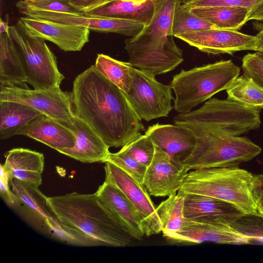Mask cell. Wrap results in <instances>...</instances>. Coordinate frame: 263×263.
Segmentation results:
<instances>
[{
  "mask_svg": "<svg viewBox=\"0 0 263 263\" xmlns=\"http://www.w3.org/2000/svg\"><path fill=\"white\" fill-rule=\"evenodd\" d=\"M9 32L19 50L26 82L36 89L60 87L65 77L45 40L32 35L20 20Z\"/></svg>",
  "mask_w": 263,
  "mask_h": 263,
  "instance_id": "cell-8",
  "label": "cell"
},
{
  "mask_svg": "<svg viewBox=\"0 0 263 263\" xmlns=\"http://www.w3.org/2000/svg\"><path fill=\"white\" fill-rule=\"evenodd\" d=\"M173 121L226 136H239L259 127L260 109L245 106L228 98H214L197 109L178 114Z\"/></svg>",
  "mask_w": 263,
  "mask_h": 263,
  "instance_id": "cell-7",
  "label": "cell"
},
{
  "mask_svg": "<svg viewBox=\"0 0 263 263\" xmlns=\"http://www.w3.org/2000/svg\"><path fill=\"white\" fill-rule=\"evenodd\" d=\"M183 213L186 219L215 221L229 226L245 214L227 202L194 194H185Z\"/></svg>",
  "mask_w": 263,
  "mask_h": 263,
  "instance_id": "cell-19",
  "label": "cell"
},
{
  "mask_svg": "<svg viewBox=\"0 0 263 263\" xmlns=\"http://www.w3.org/2000/svg\"><path fill=\"white\" fill-rule=\"evenodd\" d=\"M226 91L228 98L245 106L263 108V88L244 74L236 78Z\"/></svg>",
  "mask_w": 263,
  "mask_h": 263,
  "instance_id": "cell-30",
  "label": "cell"
},
{
  "mask_svg": "<svg viewBox=\"0 0 263 263\" xmlns=\"http://www.w3.org/2000/svg\"><path fill=\"white\" fill-rule=\"evenodd\" d=\"M132 83L125 93L138 116L146 121L167 117L173 109L170 84H163L155 77L133 68Z\"/></svg>",
  "mask_w": 263,
  "mask_h": 263,
  "instance_id": "cell-10",
  "label": "cell"
},
{
  "mask_svg": "<svg viewBox=\"0 0 263 263\" xmlns=\"http://www.w3.org/2000/svg\"><path fill=\"white\" fill-rule=\"evenodd\" d=\"M87 14L135 21L147 25L154 14L152 0L141 4L124 0H112Z\"/></svg>",
  "mask_w": 263,
  "mask_h": 263,
  "instance_id": "cell-25",
  "label": "cell"
},
{
  "mask_svg": "<svg viewBox=\"0 0 263 263\" xmlns=\"http://www.w3.org/2000/svg\"><path fill=\"white\" fill-rule=\"evenodd\" d=\"M251 20H263V1L250 11L247 21Z\"/></svg>",
  "mask_w": 263,
  "mask_h": 263,
  "instance_id": "cell-40",
  "label": "cell"
},
{
  "mask_svg": "<svg viewBox=\"0 0 263 263\" xmlns=\"http://www.w3.org/2000/svg\"><path fill=\"white\" fill-rule=\"evenodd\" d=\"M184 194L178 192L168 196L156 208L162 225V232L166 238L179 231L184 223Z\"/></svg>",
  "mask_w": 263,
  "mask_h": 263,
  "instance_id": "cell-28",
  "label": "cell"
},
{
  "mask_svg": "<svg viewBox=\"0 0 263 263\" xmlns=\"http://www.w3.org/2000/svg\"><path fill=\"white\" fill-rule=\"evenodd\" d=\"M96 193L132 237L142 240L145 234L141 220L124 194L118 187L106 180Z\"/></svg>",
  "mask_w": 263,
  "mask_h": 263,
  "instance_id": "cell-20",
  "label": "cell"
},
{
  "mask_svg": "<svg viewBox=\"0 0 263 263\" xmlns=\"http://www.w3.org/2000/svg\"><path fill=\"white\" fill-rule=\"evenodd\" d=\"M263 53V52H262Z\"/></svg>",
  "mask_w": 263,
  "mask_h": 263,
  "instance_id": "cell-46",
  "label": "cell"
},
{
  "mask_svg": "<svg viewBox=\"0 0 263 263\" xmlns=\"http://www.w3.org/2000/svg\"><path fill=\"white\" fill-rule=\"evenodd\" d=\"M39 111L22 103L0 100V138L6 140L17 135L34 119Z\"/></svg>",
  "mask_w": 263,
  "mask_h": 263,
  "instance_id": "cell-26",
  "label": "cell"
},
{
  "mask_svg": "<svg viewBox=\"0 0 263 263\" xmlns=\"http://www.w3.org/2000/svg\"><path fill=\"white\" fill-rule=\"evenodd\" d=\"M217 28L214 25L194 15L190 8L183 6L180 0L175 8L173 24V36L179 34Z\"/></svg>",
  "mask_w": 263,
  "mask_h": 263,
  "instance_id": "cell-31",
  "label": "cell"
},
{
  "mask_svg": "<svg viewBox=\"0 0 263 263\" xmlns=\"http://www.w3.org/2000/svg\"><path fill=\"white\" fill-rule=\"evenodd\" d=\"M17 45L9 31L0 33V87L28 88Z\"/></svg>",
  "mask_w": 263,
  "mask_h": 263,
  "instance_id": "cell-24",
  "label": "cell"
},
{
  "mask_svg": "<svg viewBox=\"0 0 263 263\" xmlns=\"http://www.w3.org/2000/svg\"><path fill=\"white\" fill-rule=\"evenodd\" d=\"M121 150L148 167L153 160L155 147L150 137L146 135H141L122 146Z\"/></svg>",
  "mask_w": 263,
  "mask_h": 263,
  "instance_id": "cell-33",
  "label": "cell"
},
{
  "mask_svg": "<svg viewBox=\"0 0 263 263\" xmlns=\"http://www.w3.org/2000/svg\"><path fill=\"white\" fill-rule=\"evenodd\" d=\"M145 135L150 137L155 145L171 156L187 154L196 143L195 138L189 130L175 124L156 123L149 126Z\"/></svg>",
  "mask_w": 263,
  "mask_h": 263,
  "instance_id": "cell-23",
  "label": "cell"
},
{
  "mask_svg": "<svg viewBox=\"0 0 263 263\" xmlns=\"http://www.w3.org/2000/svg\"><path fill=\"white\" fill-rule=\"evenodd\" d=\"M105 164V180L118 187L132 203L141 220L145 235L150 236L162 232L156 208L144 184L115 164L109 162Z\"/></svg>",
  "mask_w": 263,
  "mask_h": 263,
  "instance_id": "cell-12",
  "label": "cell"
},
{
  "mask_svg": "<svg viewBox=\"0 0 263 263\" xmlns=\"http://www.w3.org/2000/svg\"><path fill=\"white\" fill-rule=\"evenodd\" d=\"M94 65L103 75L123 92L127 93L129 90L134 68L130 63L101 53L98 54Z\"/></svg>",
  "mask_w": 263,
  "mask_h": 263,
  "instance_id": "cell-29",
  "label": "cell"
},
{
  "mask_svg": "<svg viewBox=\"0 0 263 263\" xmlns=\"http://www.w3.org/2000/svg\"><path fill=\"white\" fill-rule=\"evenodd\" d=\"M0 100L22 103L58 121L75 116L71 92L63 91L60 87L42 89L0 87Z\"/></svg>",
  "mask_w": 263,
  "mask_h": 263,
  "instance_id": "cell-11",
  "label": "cell"
},
{
  "mask_svg": "<svg viewBox=\"0 0 263 263\" xmlns=\"http://www.w3.org/2000/svg\"><path fill=\"white\" fill-rule=\"evenodd\" d=\"M9 28L10 26H8V23L1 19L0 23V33L9 32Z\"/></svg>",
  "mask_w": 263,
  "mask_h": 263,
  "instance_id": "cell-42",
  "label": "cell"
},
{
  "mask_svg": "<svg viewBox=\"0 0 263 263\" xmlns=\"http://www.w3.org/2000/svg\"><path fill=\"white\" fill-rule=\"evenodd\" d=\"M9 182L15 196L11 208L42 233L67 243L66 237L48 203L47 197L38 186L15 178H9Z\"/></svg>",
  "mask_w": 263,
  "mask_h": 263,
  "instance_id": "cell-9",
  "label": "cell"
},
{
  "mask_svg": "<svg viewBox=\"0 0 263 263\" xmlns=\"http://www.w3.org/2000/svg\"><path fill=\"white\" fill-rule=\"evenodd\" d=\"M174 123L189 130L196 139L193 149L181 160L189 170L238 166L261 152L260 146L245 137L226 136L186 123Z\"/></svg>",
  "mask_w": 263,
  "mask_h": 263,
  "instance_id": "cell-5",
  "label": "cell"
},
{
  "mask_svg": "<svg viewBox=\"0 0 263 263\" xmlns=\"http://www.w3.org/2000/svg\"><path fill=\"white\" fill-rule=\"evenodd\" d=\"M25 16L64 24L83 26L90 30L100 32L115 33L133 36L144 26L141 23L123 19L91 15L85 12L71 13L20 8Z\"/></svg>",
  "mask_w": 263,
  "mask_h": 263,
  "instance_id": "cell-14",
  "label": "cell"
},
{
  "mask_svg": "<svg viewBox=\"0 0 263 263\" xmlns=\"http://www.w3.org/2000/svg\"><path fill=\"white\" fill-rule=\"evenodd\" d=\"M255 51L263 52V29L256 35Z\"/></svg>",
  "mask_w": 263,
  "mask_h": 263,
  "instance_id": "cell-41",
  "label": "cell"
},
{
  "mask_svg": "<svg viewBox=\"0 0 263 263\" xmlns=\"http://www.w3.org/2000/svg\"><path fill=\"white\" fill-rule=\"evenodd\" d=\"M155 147L143 184L150 195L168 197L178 192L189 170L180 156H171L155 144Z\"/></svg>",
  "mask_w": 263,
  "mask_h": 263,
  "instance_id": "cell-13",
  "label": "cell"
},
{
  "mask_svg": "<svg viewBox=\"0 0 263 263\" xmlns=\"http://www.w3.org/2000/svg\"><path fill=\"white\" fill-rule=\"evenodd\" d=\"M229 227L250 239L263 243V217L258 214H244Z\"/></svg>",
  "mask_w": 263,
  "mask_h": 263,
  "instance_id": "cell-32",
  "label": "cell"
},
{
  "mask_svg": "<svg viewBox=\"0 0 263 263\" xmlns=\"http://www.w3.org/2000/svg\"><path fill=\"white\" fill-rule=\"evenodd\" d=\"M67 243L82 247L128 246L133 238L96 193L47 197Z\"/></svg>",
  "mask_w": 263,
  "mask_h": 263,
  "instance_id": "cell-2",
  "label": "cell"
},
{
  "mask_svg": "<svg viewBox=\"0 0 263 263\" xmlns=\"http://www.w3.org/2000/svg\"><path fill=\"white\" fill-rule=\"evenodd\" d=\"M124 1H127L134 2L135 3H137V4H141V3H144L149 0H124Z\"/></svg>",
  "mask_w": 263,
  "mask_h": 263,
  "instance_id": "cell-44",
  "label": "cell"
},
{
  "mask_svg": "<svg viewBox=\"0 0 263 263\" xmlns=\"http://www.w3.org/2000/svg\"><path fill=\"white\" fill-rule=\"evenodd\" d=\"M166 239L173 242L191 243L205 242L234 245L251 243L249 238L229 225L201 219H185L181 229Z\"/></svg>",
  "mask_w": 263,
  "mask_h": 263,
  "instance_id": "cell-17",
  "label": "cell"
},
{
  "mask_svg": "<svg viewBox=\"0 0 263 263\" xmlns=\"http://www.w3.org/2000/svg\"><path fill=\"white\" fill-rule=\"evenodd\" d=\"M71 94L75 116L86 122L109 147H122L145 130L125 92L95 65L76 77Z\"/></svg>",
  "mask_w": 263,
  "mask_h": 263,
  "instance_id": "cell-1",
  "label": "cell"
},
{
  "mask_svg": "<svg viewBox=\"0 0 263 263\" xmlns=\"http://www.w3.org/2000/svg\"><path fill=\"white\" fill-rule=\"evenodd\" d=\"M106 162L115 164L135 180L143 183L147 167L124 152L120 149L115 153H110L105 161Z\"/></svg>",
  "mask_w": 263,
  "mask_h": 263,
  "instance_id": "cell-34",
  "label": "cell"
},
{
  "mask_svg": "<svg viewBox=\"0 0 263 263\" xmlns=\"http://www.w3.org/2000/svg\"><path fill=\"white\" fill-rule=\"evenodd\" d=\"M251 10L241 7H212L193 8L190 11L218 29L238 31L248 22Z\"/></svg>",
  "mask_w": 263,
  "mask_h": 263,
  "instance_id": "cell-27",
  "label": "cell"
},
{
  "mask_svg": "<svg viewBox=\"0 0 263 263\" xmlns=\"http://www.w3.org/2000/svg\"><path fill=\"white\" fill-rule=\"evenodd\" d=\"M33 1H43V0H33Z\"/></svg>",
  "mask_w": 263,
  "mask_h": 263,
  "instance_id": "cell-45",
  "label": "cell"
},
{
  "mask_svg": "<svg viewBox=\"0 0 263 263\" xmlns=\"http://www.w3.org/2000/svg\"><path fill=\"white\" fill-rule=\"evenodd\" d=\"M34 36L55 44L66 51H79L89 42L90 30L85 27L27 16L20 19Z\"/></svg>",
  "mask_w": 263,
  "mask_h": 263,
  "instance_id": "cell-16",
  "label": "cell"
},
{
  "mask_svg": "<svg viewBox=\"0 0 263 263\" xmlns=\"http://www.w3.org/2000/svg\"><path fill=\"white\" fill-rule=\"evenodd\" d=\"M59 121L71 130L76 137L73 147L59 153L83 163L105 162L110 154L109 147L86 122L76 116Z\"/></svg>",
  "mask_w": 263,
  "mask_h": 263,
  "instance_id": "cell-18",
  "label": "cell"
},
{
  "mask_svg": "<svg viewBox=\"0 0 263 263\" xmlns=\"http://www.w3.org/2000/svg\"><path fill=\"white\" fill-rule=\"evenodd\" d=\"M180 0H152L150 23L135 36L125 40L128 63L154 77L175 69L183 61L182 50L172 34L175 8Z\"/></svg>",
  "mask_w": 263,
  "mask_h": 263,
  "instance_id": "cell-3",
  "label": "cell"
},
{
  "mask_svg": "<svg viewBox=\"0 0 263 263\" xmlns=\"http://www.w3.org/2000/svg\"><path fill=\"white\" fill-rule=\"evenodd\" d=\"M263 0H180L181 4L190 9L197 7H241L253 8Z\"/></svg>",
  "mask_w": 263,
  "mask_h": 263,
  "instance_id": "cell-37",
  "label": "cell"
},
{
  "mask_svg": "<svg viewBox=\"0 0 263 263\" xmlns=\"http://www.w3.org/2000/svg\"><path fill=\"white\" fill-rule=\"evenodd\" d=\"M254 191L258 204L263 201V174L254 175Z\"/></svg>",
  "mask_w": 263,
  "mask_h": 263,
  "instance_id": "cell-39",
  "label": "cell"
},
{
  "mask_svg": "<svg viewBox=\"0 0 263 263\" xmlns=\"http://www.w3.org/2000/svg\"><path fill=\"white\" fill-rule=\"evenodd\" d=\"M44 164L42 153L27 148H14L7 153L5 163L1 166L9 178L39 187L42 183Z\"/></svg>",
  "mask_w": 263,
  "mask_h": 263,
  "instance_id": "cell-22",
  "label": "cell"
},
{
  "mask_svg": "<svg viewBox=\"0 0 263 263\" xmlns=\"http://www.w3.org/2000/svg\"><path fill=\"white\" fill-rule=\"evenodd\" d=\"M199 50L210 54L233 53L255 49L256 37L237 30L211 29L174 36Z\"/></svg>",
  "mask_w": 263,
  "mask_h": 263,
  "instance_id": "cell-15",
  "label": "cell"
},
{
  "mask_svg": "<svg viewBox=\"0 0 263 263\" xmlns=\"http://www.w3.org/2000/svg\"><path fill=\"white\" fill-rule=\"evenodd\" d=\"M17 135L33 139L58 152L73 147L76 141L71 130L43 114L32 120Z\"/></svg>",
  "mask_w": 263,
  "mask_h": 263,
  "instance_id": "cell-21",
  "label": "cell"
},
{
  "mask_svg": "<svg viewBox=\"0 0 263 263\" xmlns=\"http://www.w3.org/2000/svg\"><path fill=\"white\" fill-rule=\"evenodd\" d=\"M17 8H28L34 10L78 13L79 11L66 0H20L16 3Z\"/></svg>",
  "mask_w": 263,
  "mask_h": 263,
  "instance_id": "cell-35",
  "label": "cell"
},
{
  "mask_svg": "<svg viewBox=\"0 0 263 263\" xmlns=\"http://www.w3.org/2000/svg\"><path fill=\"white\" fill-rule=\"evenodd\" d=\"M243 74L263 88V53L256 51L246 54L242 60Z\"/></svg>",
  "mask_w": 263,
  "mask_h": 263,
  "instance_id": "cell-36",
  "label": "cell"
},
{
  "mask_svg": "<svg viewBox=\"0 0 263 263\" xmlns=\"http://www.w3.org/2000/svg\"><path fill=\"white\" fill-rule=\"evenodd\" d=\"M178 192L224 201L245 214H257L254 175L238 166L194 170L187 174Z\"/></svg>",
  "mask_w": 263,
  "mask_h": 263,
  "instance_id": "cell-4",
  "label": "cell"
},
{
  "mask_svg": "<svg viewBox=\"0 0 263 263\" xmlns=\"http://www.w3.org/2000/svg\"><path fill=\"white\" fill-rule=\"evenodd\" d=\"M239 73V67L231 60L181 69L170 84L175 94V110L179 114L191 111L215 94L226 90Z\"/></svg>",
  "mask_w": 263,
  "mask_h": 263,
  "instance_id": "cell-6",
  "label": "cell"
},
{
  "mask_svg": "<svg viewBox=\"0 0 263 263\" xmlns=\"http://www.w3.org/2000/svg\"><path fill=\"white\" fill-rule=\"evenodd\" d=\"M68 4L76 10L88 12L99 8L112 0H66Z\"/></svg>",
  "mask_w": 263,
  "mask_h": 263,
  "instance_id": "cell-38",
  "label": "cell"
},
{
  "mask_svg": "<svg viewBox=\"0 0 263 263\" xmlns=\"http://www.w3.org/2000/svg\"><path fill=\"white\" fill-rule=\"evenodd\" d=\"M257 214L263 217V201L257 204Z\"/></svg>",
  "mask_w": 263,
  "mask_h": 263,
  "instance_id": "cell-43",
  "label": "cell"
}]
</instances>
